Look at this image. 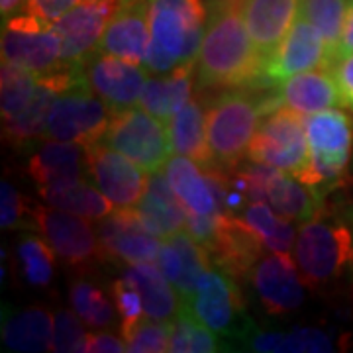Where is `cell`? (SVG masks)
<instances>
[{
    "mask_svg": "<svg viewBox=\"0 0 353 353\" xmlns=\"http://www.w3.org/2000/svg\"><path fill=\"white\" fill-rule=\"evenodd\" d=\"M265 57L255 48L241 16V0H220L210 16L196 71L202 87L226 90L240 88L263 79Z\"/></svg>",
    "mask_w": 353,
    "mask_h": 353,
    "instance_id": "6da1fadb",
    "label": "cell"
},
{
    "mask_svg": "<svg viewBox=\"0 0 353 353\" xmlns=\"http://www.w3.org/2000/svg\"><path fill=\"white\" fill-rule=\"evenodd\" d=\"M150 43L143 65L157 75L196 61L206 30L202 0H148Z\"/></svg>",
    "mask_w": 353,
    "mask_h": 353,
    "instance_id": "7a4b0ae2",
    "label": "cell"
},
{
    "mask_svg": "<svg viewBox=\"0 0 353 353\" xmlns=\"http://www.w3.org/2000/svg\"><path fill=\"white\" fill-rule=\"evenodd\" d=\"M294 259L308 287L336 283L353 265V230L334 216L316 212L296 234Z\"/></svg>",
    "mask_w": 353,
    "mask_h": 353,
    "instance_id": "3957f363",
    "label": "cell"
},
{
    "mask_svg": "<svg viewBox=\"0 0 353 353\" xmlns=\"http://www.w3.org/2000/svg\"><path fill=\"white\" fill-rule=\"evenodd\" d=\"M261 114V99L255 94L228 88L216 97L206 112V134L218 167L234 169L240 163L259 128Z\"/></svg>",
    "mask_w": 353,
    "mask_h": 353,
    "instance_id": "277c9868",
    "label": "cell"
},
{
    "mask_svg": "<svg viewBox=\"0 0 353 353\" xmlns=\"http://www.w3.org/2000/svg\"><path fill=\"white\" fill-rule=\"evenodd\" d=\"M306 138L310 148L308 163L296 176L312 190L338 181L350 163L353 145L352 120L340 110L308 114Z\"/></svg>",
    "mask_w": 353,
    "mask_h": 353,
    "instance_id": "5b68a950",
    "label": "cell"
},
{
    "mask_svg": "<svg viewBox=\"0 0 353 353\" xmlns=\"http://www.w3.org/2000/svg\"><path fill=\"white\" fill-rule=\"evenodd\" d=\"M102 141L124 153L145 173H159L173 155L169 128L141 106L114 110Z\"/></svg>",
    "mask_w": 353,
    "mask_h": 353,
    "instance_id": "8992f818",
    "label": "cell"
},
{
    "mask_svg": "<svg viewBox=\"0 0 353 353\" xmlns=\"http://www.w3.org/2000/svg\"><path fill=\"white\" fill-rule=\"evenodd\" d=\"M112 114V108L101 97H94L85 81L55 97L43 139L94 145L104 138Z\"/></svg>",
    "mask_w": 353,
    "mask_h": 353,
    "instance_id": "52a82bcc",
    "label": "cell"
},
{
    "mask_svg": "<svg viewBox=\"0 0 353 353\" xmlns=\"http://www.w3.org/2000/svg\"><path fill=\"white\" fill-rule=\"evenodd\" d=\"M304 114L287 108H277L259 124L253 136L248 155L255 163L277 167L292 176L301 175L308 157V138Z\"/></svg>",
    "mask_w": 353,
    "mask_h": 353,
    "instance_id": "ba28073f",
    "label": "cell"
},
{
    "mask_svg": "<svg viewBox=\"0 0 353 353\" xmlns=\"http://www.w3.org/2000/svg\"><path fill=\"white\" fill-rule=\"evenodd\" d=\"M63 55V39L53 24L30 14L12 16L2 30V61L24 67L36 77L57 69Z\"/></svg>",
    "mask_w": 353,
    "mask_h": 353,
    "instance_id": "9c48e42d",
    "label": "cell"
},
{
    "mask_svg": "<svg viewBox=\"0 0 353 353\" xmlns=\"http://www.w3.org/2000/svg\"><path fill=\"white\" fill-rule=\"evenodd\" d=\"M30 216L41 238L69 267H87L102 259L104 250L99 232L92 230L88 220L43 204L30 206Z\"/></svg>",
    "mask_w": 353,
    "mask_h": 353,
    "instance_id": "30bf717a",
    "label": "cell"
},
{
    "mask_svg": "<svg viewBox=\"0 0 353 353\" xmlns=\"http://www.w3.org/2000/svg\"><path fill=\"white\" fill-rule=\"evenodd\" d=\"M183 308L192 312L214 334H241L240 322L243 320V303L240 290L222 269L204 271L194 287V292L187 301H183Z\"/></svg>",
    "mask_w": 353,
    "mask_h": 353,
    "instance_id": "8fae6325",
    "label": "cell"
},
{
    "mask_svg": "<svg viewBox=\"0 0 353 353\" xmlns=\"http://www.w3.org/2000/svg\"><path fill=\"white\" fill-rule=\"evenodd\" d=\"M87 173L116 208L136 206L150 185V173L104 141L87 148Z\"/></svg>",
    "mask_w": 353,
    "mask_h": 353,
    "instance_id": "7c38bea8",
    "label": "cell"
},
{
    "mask_svg": "<svg viewBox=\"0 0 353 353\" xmlns=\"http://www.w3.org/2000/svg\"><path fill=\"white\" fill-rule=\"evenodd\" d=\"M334 57L330 53L322 34L306 18H299L285 39L265 59L263 81L285 83L292 75L312 71L320 67H332Z\"/></svg>",
    "mask_w": 353,
    "mask_h": 353,
    "instance_id": "4fadbf2b",
    "label": "cell"
},
{
    "mask_svg": "<svg viewBox=\"0 0 353 353\" xmlns=\"http://www.w3.org/2000/svg\"><path fill=\"white\" fill-rule=\"evenodd\" d=\"M124 0H77L53 24L63 39V63H81L101 43L102 34L112 22Z\"/></svg>",
    "mask_w": 353,
    "mask_h": 353,
    "instance_id": "5bb4252c",
    "label": "cell"
},
{
    "mask_svg": "<svg viewBox=\"0 0 353 353\" xmlns=\"http://www.w3.org/2000/svg\"><path fill=\"white\" fill-rule=\"evenodd\" d=\"M252 283L267 314H289L304 303V281L289 253L273 252L259 259L253 267Z\"/></svg>",
    "mask_w": 353,
    "mask_h": 353,
    "instance_id": "9a60e30c",
    "label": "cell"
},
{
    "mask_svg": "<svg viewBox=\"0 0 353 353\" xmlns=\"http://www.w3.org/2000/svg\"><path fill=\"white\" fill-rule=\"evenodd\" d=\"M85 63L88 87L112 110H122L138 104L143 85L148 81L145 71L139 63H132L104 51L97 53Z\"/></svg>",
    "mask_w": 353,
    "mask_h": 353,
    "instance_id": "2e32d148",
    "label": "cell"
},
{
    "mask_svg": "<svg viewBox=\"0 0 353 353\" xmlns=\"http://www.w3.org/2000/svg\"><path fill=\"white\" fill-rule=\"evenodd\" d=\"M104 255H110L126 265L157 261L161 241L141 224L134 206L118 208L99 228Z\"/></svg>",
    "mask_w": 353,
    "mask_h": 353,
    "instance_id": "e0dca14e",
    "label": "cell"
},
{
    "mask_svg": "<svg viewBox=\"0 0 353 353\" xmlns=\"http://www.w3.org/2000/svg\"><path fill=\"white\" fill-rule=\"evenodd\" d=\"M83 171H87V148L71 141L48 139L28 161V175L39 192L81 181Z\"/></svg>",
    "mask_w": 353,
    "mask_h": 353,
    "instance_id": "ac0fdd59",
    "label": "cell"
},
{
    "mask_svg": "<svg viewBox=\"0 0 353 353\" xmlns=\"http://www.w3.org/2000/svg\"><path fill=\"white\" fill-rule=\"evenodd\" d=\"M150 43L148 0H124L102 34L99 50L132 63H143Z\"/></svg>",
    "mask_w": 353,
    "mask_h": 353,
    "instance_id": "d6986e66",
    "label": "cell"
},
{
    "mask_svg": "<svg viewBox=\"0 0 353 353\" xmlns=\"http://www.w3.org/2000/svg\"><path fill=\"white\" fill-rule=\"evenodd\" d=\"M301 0H241V16L265 59L296 22Z\"/></svg>",
    "mask_w": 353,
    "mask_h": 353,
    "instance_id": "ffe728a7",
    "label": "cell"
},
{
    "mask_svg": "<svg viewBox=\"0 0 353 353\" xmlns=\"http://www.w3.org/2000/svg\"><path fill=\"white\" fill-rule=\"evenodd\" d=\"M134 208L138 210L141 224L163 240L181 232L187 224V208L176 199L169 179L161 175V171L150 175L148 190Z\"/></svg>",
    "mask_w": 353,
    "mask_h": 353,
    "instance_id": "44dd1931",
    "label": "cell"
},
{
    "mask_svg": "<svg viewBox=\"0 0 353 353\" xmlns=\"http://www.w3.org/2000/svg\"><path fill=\"white\" fill-rule=\"evenodd\" d=\"M2 343L16 353L51 352L53 318L43 306H28L2 316Z\"/></svg>",
    "mask_w": 353,
    "mask_h": 353,
    "instance_id": "7402d4cb",
    "label": "cell"
},
{
    "mask_svg": "<svg viewBox=\"0 0 353 353\" xmlns=\"http://www.w3.org/2000/svg\"><path fill=\"white\" fill-rule=\"evenodd\" d=\"M194 67L196 61H189L179 65L169 73H163L161 77L148 79L139 97V106L157 116L159 120H163L165 124H169L175 112H179L190 101Z\"/></svg>",
    "mask_w": 353,
    "mask_h": 353,
    "instance_id": "603a6c76",
    "label": "cell"
},
{
    "mask_svg": "<svg viewBox=\"0 0 353 353\" xmlns=\"http://www.w3.org/2000/svg\"><path fill=\"white\" fill-rule=\"evenodd\" d=\"M281 101L304 116L341 106L340 90L330 69H312L287 79L281 88Z\"/></svg>",
    "mask_w": 353,
    "mask_h": 353,
    "instance_id": "cb8c5ba5",
    "label": "cell"
},
{
    "mask_svg": "<svg viewBox=\"0 0 353 353\" xmlns=\"http://www.w3.org/2000/svg\"><path fill=\"white\" fill-rule=\"evenodd\" d=\"M165 175L171 183V189L175 190L176 199L192 214H216L220 212L210 181L204 171L199 169V163L185 155L171 157Z\"/></svg>",
    "mask_w": 353,
    "mask_h": 353,
    "instance_id": "d4e9b609",
    "label": "cell"
},
{
    "mask_svg": "<svg viewBox=\"0 0 353 353\" xmlns=\"http://www.w3.org/2000/svg\"><path fill=\"white\" fill-rule=\"evenodd\" d=\"M169 136L173 143V152L185 155L192 161L206 167H212L214 157L208 145L206 134V114L196 101H189L175 116L169 120Z\"/></svg>",
    "mask_w": 353,
    "mask_h": 353,
    "instance_id": "484cf974",
    "label": "cell"
},
{
    "mask_svg": "<svg viewBox=\"0 0 353 353\" xmlns=\"http://www.w3.org/2000/svg\"><path fill=\"white\" fill-rule=\"evenodd\" d=\"M124 277L139 290L143 301V312L153 320H169L179 312L176 308V289L165 277L159 265L152 261L128 265Z\"/></svg>",
    "mask_w": 353,
    "mask_h": 353,
    "instance_id": "4316f807",
    "label": "cell"
},
{
    "mask_svg": "<svg viewBox=\"0 0 353 353\" xmlns=\"http://www.w3.org/2000/svg\"><path fill=\"white\" fill-rule=\"evenodd\" d=\"M294 179L275 167L265 185V202L290 222H308L318 212V201L314 190Z\"/></svg>",
    "mask_w": 353,
    "mask_h": 353,
    "instance_id": "83f0119b",
    "label": "cell"
},
{
    "mask_svg": "<svg viewBox=\"0 0 353 353\" xmlns=\"http://www.w3.org/2000/svg\"><path fill=\"white\" fill-rule=\"evenodd\" d=\"M39 194L50 202L51 206L65 210L69 214L81 216L88 222L104 220L106 216L114 212L112 201L99 187L94 189L83 179L67 185V187H61V189L43 190Z\"/></svg>",
    "mask_w": 353,
    "mask_h": 353,
    "instance_id": "f1b7e54d",
    "label": "cell"
},
{
    "mask_svg": "<svg viewBox=\"0 0 353 353\" xmlns=\"http://www.w3.org/2000/svg\"><path fill=\"white\" fill-rule=\"evenodd\" d=\"M252 352L263 353H320L334 352L328 334L316 328H296L292 332H255L248 341Z\"/></svg>",
    "mask_w": 353,
    "mask_h": 353,
    "instance_id": "f546056e",
    "label": "cell"
},
{
    "mask_svg": "<svg viewBox=\"0 0 353 353\" xmlns=\"http://www.w3.org/2000/svg\"><path fill=\"white\" fill-rule=\"evenodd\" d=\"M241 220L252 228L267 252L287 253L296 241V230L290 224V220L275 214L273 208H269L265 202H250L243 212Z\"/></svg>",
    "mask_w": 353,
    "mask_h": 353,
    "instance_id": "4dcf8cb0",
    "label": "cell"
},
{
    "mask_svg": "<svg viewBox=\"0 0 353 353\" xmlns=\"http://www.w3.org/2000/svg\"><path fill=\"white\" fill-rule=\"evenodd\" d=\"M48 241L24 234L16 243V267L20 279L30 287H48L55 273V255Z\"/></svg>",
    "mask_w": 353,
    "mask_h": 353,
    "instance_id": "1f68e13d",
    "label": "cell"
},
{
    "mask_svg": "<svg viewBox=\"0 0 353 353\" xmlns=\"http://www.w3.org/2000/svg\"><path fill=\"white\" fill-rule=\"evenodd\" d=\"M347 6L350 0H301L299 14L316 26V30L322 34L334 61L338 59V48L347 16Z\"/></svg>",
    "mask_w": 353,
    "mask_h": 353,
    "instance_id": "d6a6232c",
    "label": "cell"
},
{
    "mask_svg": "<svg viewBox=\"0 0 353 353\" xmlns=\"http://www.w3.org/2000/svg\"><path fill=\"white\" fill-rule=\"evenodd\" d=\"M38 88V77L24 67L2 61L0 71V110L2 122L10 120L24 110L34 99Z\"/></svg>",
    "mask_w": 353,
    "mask_h": 353,
    "instance_id": "836d02e7",
    "label": "cell"
},
{
    "mask_svg": "<svg viewBox=\"0 0 353 353\" xmlns=\"http://www.w3.org/2000/svg\"><path fill=\"white\" fill-rule=\"evenodd\" d=\"M69 292H71L73 310L81 316V320L88 328L102 330L112 326L116 306L108 301V296L101 287H97L87 279H79L71 285Z\"/></svg>",
    "mask_w": 353,
    "mask_h": 353,
    "instance_id": "e575fe53",
    "label": "cell"
},
{
    "mask_svg": "<svg viewBox=\"0 0 353 353\" xmlns=\"http://www.w3.org/2000/svg\"><path fill=\"white\" fill-rule=\"evenodd\" d=\"M220 341L214 332L204 326L196 316L181 306L176 312V320L173 324L169 352L181 353H210L220 352Z\"/></svg>",
    "mask_w": 353,
    "mask_h": 353,
    "instance_id": "d590c367",
    "label": "cell"
},
{
    "mask_svg": "<svg viewBox=\"0 0 353 353\" xmlns=\"http://www.w3.org/2000/svg\"><path fill=\"white\" fill-rule=\"evenodd\" d=\"M171 334H173V324L167 320H153L141 318L130 334L124 336L128 345V352L132 353H161L169 352L171 343Z\"/></svg>",
    "mask_w": 353,
    "mask_h": 353,
    "instance_id": "8d00e7d4",
    "label": "cell"
},
{
    "mask_svg": "<svg viewBox=\"0 0 353 353\" xmlns=\"http://www.w3.org/2000/svg\"><path fill=\"white\" fill-rule=\"evenodd\" d=\"M83 320L75 310H57L53 318V347L51 352L79 353L87 347V332Z\"/></svg>",
    "mask_w": 353,
    "mask_h": 353,
    "instance_id": "74e56055",
    "label": "cell"
},
{
    "mask_svg": "<svg viewBox=\"0 0 353 353\" xmlns=\"http://www.w3.org/2000/svg\"><path fill=\"white\" fill-rule=\"evenodd\" d=\"M112 299L116 312L120 316V332L124 338L130 334V330L141 320V316H145L143 301H141L139 290L126 277L118 279L112 283Z\"/></svg>",
    "mask_w": 353,
    "mask_h": 353,
    "instance_id": "f35d334b",
    "label": "cell"
},
{
    "mask_svg": "<svg viewBox=\"0 0 353 353\" xmlns=\"http://www.w3.org/2000/svg\"><path fill=\"white\" fill-rule=\"evenodd\" d=\"M24 199L18 189L8 181H2L0 187V226L2 230H16L24 220Z\"/></svg>",
    "mask_w": 353,
    "mask_h": 353,
    "instance_id": "ab89813d",
    "label": "cell"
},
{
    "mask_svg": "<svg viewBox=\"0 0 353 353\" xmlns=\"http://www.w3.org/2000/svg\"><path fill=\"white\" fill-rule=\"evenodd\" d=\"M330 71L336 79V85L340 90L341 106L353 112V53L338 57L332 63Z\"/></svg>",
    "mask_w": 353,
    "mask_h": 353,
    "instance_id": "60d3db41",
    "label": "cell"
},
{
    "mask_svg": "<svg viewBox=\"0 0 353 353\" xmlns=\"http://www.w3.org/2000/svg\"><path fill=\"white\" fill-rule=\"evenodd\" d=\"M75 2L77 0H26L24 12L41 22L55 24Z\"/></svg>",
    "mask_w": 353,
    "mask_h": 353,
    "instance_id": "b9f144b4",
    "label": "cell"
},
{
    "mask_svg": "<svg viewBox=\"0 0 353 353\" xmlns=\"http://www.w3.org/2000/svg\"><path fill=\"white\" fill-rule=\"evenodd\" d=\"M85 352L122 353V352H128V345L124 338H118V336H114V334H106V332H99V334H88Z\"/></svg>",
    "mask_w": 353,
    "mask_h": 353,
    "instance_id": "7bdbcfd3",
    "label": "cell"
},
{
    "mask_svg": "<svg viewBox=\"0 0 353 353\" xmlns=\"http://www.w3.org/2000/svg\"><path fill=\"white\" fill-rule=\"evenodd\" d=\"M350 53H353V0H350V6H347V16H345V24H343V32H341L338 57L350 55Z\"/></svg>",
    "mask_w": 353,
    "mask_h": 353,
    "instance_id": "ee69618b",
    "label": "cell"
},
{
    "mask_svg": "<svg viewBox=\"0 0 353 353\" xmlns=\"http://www.w3.org/2000/svg\"><path fill=\"white\" fill-rule=\"evenodd\" d=\"M24 4L26 0H0V12L6 18V16H10L14 10H18V8L24 6Z\"/></svg>",
    "mask_w": 353,
    "mask_h": 353,
    "instance_id": "f6af8a7d",
    "label": "cell"
},
{
    "mask_svg": "<svg viewBox=\"0 0 353 353\" xmlns=\"http://www.w3.org/2000/svg\"><path fill=\"white\" fill-rule=\"evenodd\" d=\"M350 222H352V228H353V206H352V210H350Z\"/></svg>",
    "mask_w": 353,
    "mask_h": 353,
    "instance_id": "bcb514c9",
    "label": "cell"
}]
</instances>
